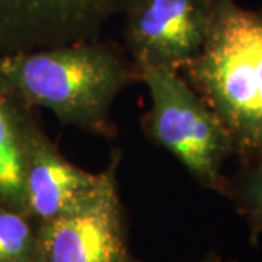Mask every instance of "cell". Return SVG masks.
I'll use <instances>...</instances> for the list:
<instances>
[{"label":"cell","instance_id":"obj_1","mask_svg":"<svg viewBox=\"0 0 262 262\" xmlns=\"http://www.w3.org/2000/svg\"><path fill=\"white\" fill-rule=\"evenodd\" d=\"M137 82L131 58L99 38L0 56V84L19 102L103 139L117 137L114 103Z\"/></svg>","mask_w":262,"mask_h":262},{"label":"cell","instance_id":"obj_2","mask_svg":"<svg viewBox=\"0 0 262 262\" xmlns=\"http://www.w3.org/2000/svg\"><path fill=\"white\" fill-rule=\"evenodd\" d=\"M226 127L242 165L262 156V8L215 0L204 46L181 70Z\"/></svg>","mask_w":262,"mask_h":262},{"label":"cell","instance_id":"obj_3","mask_svg":"<svg viewBox=\"0 0 262 262\" xmlns=\"http://www.w3.org/2000/svg\"><path fill=\"white\" fill-rule=\"evenodd\" d=\"M151 106L141 115L144 134L170 153L198 185L226 196L230 179L223 173L234 156L226 127L181 72L163 66L137 67Z\"/></svg>","mask_w":262,"mask_h":262},{"label":"cell","instance_id":"obj_4","mask_svg":"<svg viewBox=\"0 0 262 262\" xmlns=\"http://www.w3.org/2000/svg\"><path fill=\"white\" fill-rule=\"evenodd\" d=\"M121 151L114 150L99 185L73 208L39 225V262H140L128 246L118 192Z\"/></svg>","mask_w":262,"mask_h":262},{"label":"cell","instance_id":"obj_5","mask_svg":"<svg viewBox=\"0 0 262 262\" xmlns=\"http://www.w3.org/2000/svg\"><path fill=\"white\" fill-rule=\"evenodd\" d=\"M214 9L215 0H130L122 15L131 61L181 72L204 46Z\"/></svg>","mask_w":262,"mask_h":262},{"label":"cell","instance_id":"obj_6","mask_svg":"<svg viewBox=\"0 0 262 262\" xmlns=\"http://www.w3.org/2000/svg\"><path fill=\"white\" fill-rule=\"evenodd\" d=\"M130 0H0V56L99 38Z\"/></svg>","mask_w":262,"mask_h":262},{"label":"cell","instance_id":"obj_7","mask_svg":"<svg viewBox=\"0 0 262 262\" xmlns=\"http://www.w3.org/2000/svg\"><path fill=\"white\" fill-rule=\"evenodd\" d=\"M103 170L89 172L72 163L38 124L29 139L25 166V211L38 225L56 219L89 195Z\"/></svg>","mask_w":262,"mask_h":262},{"label":"cell","instance_id":"obj_8","mask_svg":"<svg viewBox=\"0 0 262 262\" xmlns=\"http://www.w3.org/2000/svg\"><path fill=\"white\" fill-rule=\"evenodd\" d=\"M37 125L32 110L0 84V206L25 210L27 155Z\"/></svg>","mask_w":262,"mask_h":262},{"label":"cell","instance_id":"obj_9","mask_svg":"<svg viewBox=\"0 0 262 262\" xmlns=\"http://www.w3.org/2000/svg\"><path fill=\"white\" fill-rule=\"evenodd\" d=\"M0 262H39V225L25 210L0 206Z\"/></svg>","mask_w":262,"mask_h":262},{"label":"cell","instance_id":"obj_10","mask_svg":"<svg viewBox=\"0 0 262 262\" xmlns=\"http://www.w3.org/2000/svg\"><path fill=\"white\" fill-rule=\"evenodd\" d=\"M229 179L226 196L246 220L249 241L255 246L262 233V156L242 165V169Z\"/></svg>","mask_w":262,"mask_h":262},{"label":"cell","instance_id":"obj_11","mask_svg":"<svg viewBox=\"0 0 262 262\" xmlns=\"http://www.w3.org/2000/svg\"><path fill=\"white\" fill-rule=\"evenodd\" d=\"M201 262H237V261H225V259H222V258H220V256H219L215 252H210V253H207L206 258H204Z\"/></svg>","mask_w":262,"mask_h":262}]
</instances>
